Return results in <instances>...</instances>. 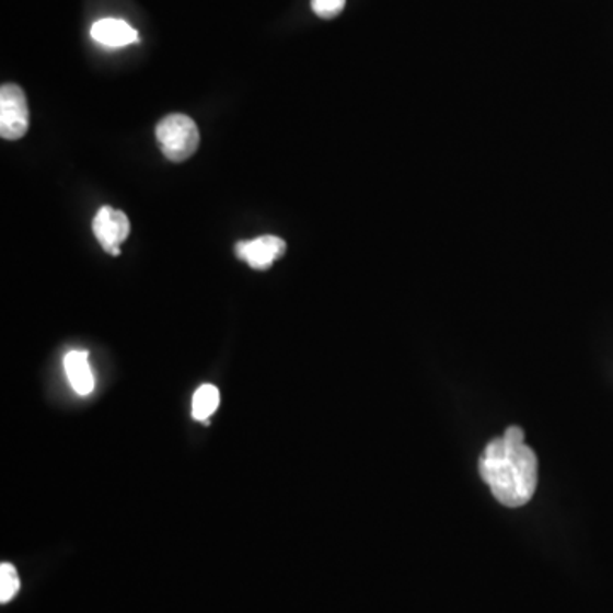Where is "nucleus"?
<instances>
[{"label":"nucleus","instance_id":"39448f33","mask_svg":"<svg viewBox=\"0 0 613 613\" xmlns=\"http://www.w3.org/2000/svg\"><path fill=\"white\" fill-rule=\"evenodd\" d=\"M287 251V244L284 239L276 235H261L254 241L239 242L235 245V253L239 259L245 261L251 268L265 269L271 268L276 259H280Z\"/></svg>","mask_w":613,"mask_h":613},{"label":"nucleus","instance_id":"f257e3e1","mask_svg":"<svg viewBox=\"0 0 613 613\" xmlns=\"http://www.w3.org/2000/svg\"><path fill=\"white\" fill-rule=\"evenodd\" d=\"M479 472L501 505L520 508L533 498L539 483V460L525 443V433L510 426L490 441L479 460Z\"/></svg>","mask_w":613,"mask_h":613},{"label":"nucleus","instance_id":"9d476101","mask_svg":"<svg viewBox=\"0 0 613 613\" xmlns=\"http://www.w3.org/2000/svg\"><path fill=\"white\" fill-rule=\"evenodd\" d=\"M346 0H312V11L322 20H333L342 14Z\"/></svg>","mask_w":613,"mask_h":613},{"label":"nucleus","instance_id":"1a4fd4ad","mask_svg":"<svg viewBox=\"0 0 613 613\" xmlns=\"http://www.w3.org/2000/svg\"><path fill=\"white\" fill-rule=\"evenodd\" d=\"M20 588V576H18L15 567L9 563L0 564V603L11 602Z\"/></svg>","mask_w":613,"mask_h":613},{"label":"nucleus","instance_id":"0eeeda50","mask_svg":"<svg viewBox=\"0 0 613 613\" xmlns=\"http://www.w3.org/2000/svg\"><path fill=\"white\" fill-rule=\"evenodd\" d=\"M66 373L73 391L79 395H89L94 389V377H92L91 367H89L88 352L70 351L67 352Z\"/></svg>","mask_w":613,"mask_h":613},{"label":"nucleus","instance_id":"7ed1b4c3","mask_svg":"<svg viewBox=\"0 0 613 613\" xmlns=\"http://www.w3.org/2000/svg\"><path fill=\"white\" fill-rule=\"evenodd\" d=\"M30 128V107L26 94L15 84L0 89V135L5 140H20Z\"/></svg>","mask_w":613,"mask_h":613},{"label":"nucleus","instance_id":"f03ea898","mask_svg":"<svg viewBox=\"0 0 613 613\" xmlns=\"http://www.w3.org/2000/svg\"><path fill=\"white\" fill-rule=\"evenodd\" d=\"M155 138L162 153L173 162H184L192 158L199 146V130L196 123L181 113L161 119L155 128Z\"/></svg>","mask_w":613,"mask_h":613},{"label":"nucleus","instance_id":"6e6552de","mask_svg":"<svg viewBox=\"0 0 613 613\" xmlns=\"http://www.w3.org/2000/svg\"><path fill=\"white\" fill-rule=\"evenodd\" d=\"M219 389L210 385V383L201 385L193 397V418L198 419V421H207L219 407Z\"/></svg>","mask_w":613,"mask_h":613},{"label":"nucleus","instance_id":"423d86ee","mask_svg":"<svg viewBox=\"0 0 613 613\" xmlns=\"http://www.w3.org/2000/svg\"><path fill=\"white\" fill-rule=\"evenodd\" d=\"M92 39L104 46L119 48V46L131 45L138 42V33L122 20H101L92 24Z\"/></svg>","mask_w":613,"mask_h":613},{"label":"nucleus","instance_id":"20e7f679","mask_svg":"<svg viewBox=\"0 0 613 613\" xmlns=\"http://www.w3.org/2000/svg\"><path fill=\"white\" fill-rule=\"evenodd\" d=\"M92 230L100 241L101 247L112 256H119V245L130 235V220L122 210L103 207L92 222Z\"/></svg>","mask_w":613,"mask_h":613}]
</instances>
